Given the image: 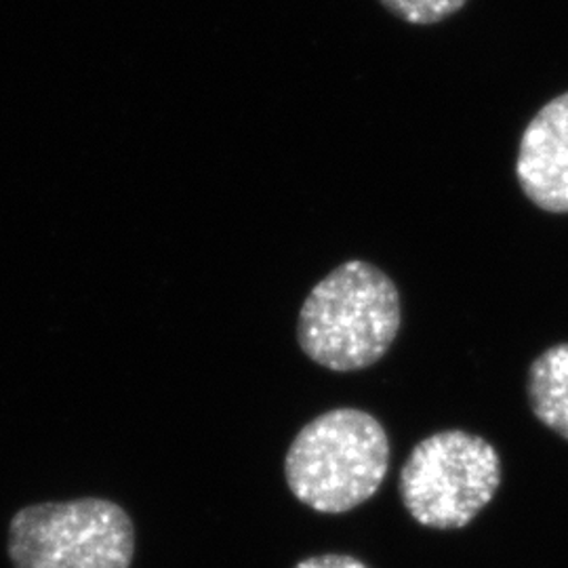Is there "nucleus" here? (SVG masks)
Listing matches in <instances>:
<instances>
[{"mask_svg":"<svg viewBox=\"0 0 568 568\" xmlns=\"http://www.w3.org/2000/svg\"><path fill=\"white\" fill-rule=\"evenodd\" d=\"M501 485V457L483 436L445 429L424 438L400 469V499L410 518L438 530L464 528Z\"/></svg>","mask_w":568,"mask_h":568,"instance_id":"obj_4","label":"nucleus"},{"mask_svg":"<svg viewBox=\"0 0 568 568\" xmlns=\"http://www.w3.org/2000/svg\"><path fill=\"white\" fill-rule=\"evenodd\" d=\"M389 438L361 408H333L293 438L284 457L288 490L321 514H345L368 501L386 480Z\"/></svg>","mask_w":568,"mask_h":568,"instance_id":"obj_2","label":"nucleus"},{"mask_svg":"<svg viewBox=\"0 0 568 568\" xmlns=\"http://www.w3.org/2000/svg\"><path fill=\"white\" fill-rule=\"evenodd\" d=\"M527 398L532 415L568 440V344L551 345L530 363Z\"/></svg>","mask_w":568,"mask_h":568,"instance_id":"obj_6","label":"nucleus"},{"mask_svg":"<svg viewBox=\"0 0 568 568\" xmlns=\"http://www.w3.org/2000/svg\"><path fill=\"white\" fill-rule=\"evenodd\" d=\"M403 325L400 293L384 270L345 262L307 293L297 342L316 365L337 373L377 365Z\"/></svg>","mask_w":568,"mask_h":568,"instance_id":"obj_1","label":"nucleus"},{"mask_svg":"<svg viewBox=\"0 0 568 568\" xmlns=\"http://www.w3.org/2000/svg\"><path fill=\"white\" fill-rule=\"evenodd\" d=\"M516 178L530 203L548 213H568V91L549 100L527 124Z\"/></svg>","mask_w":568,"mask_h":568,"instance_id":"obj_5","label":"nucleus"},{"mask_svg":"<svg viewBox=\"0 0 568 568\" xmlns=\"http://www.w3.org/2000/svg\"><path fill=\"white\" fill-rule=\"evenodd\" d=\"M7 554L13 568H131L135 525L103 497L34 504L13 514Z\"/></svg>","mask_w":568,"mask_h":568,"instance_id":"obj_3","label":"nucleus"},{"mask_svg":"<svg viewBox=\"0 0 568 568\" xmlns=\"http://www.w3.org/2000/svg\"><path fill=\"white\" fill-rule=\"evenodd\" d=\"M295 568H368L363 560L345 554H323L297 562Z\"/></svg>","mask_w":568,"mask_h":568,"instance_id":"obj_8","label":"nucleus"},{"mask_svg":"<svg viewBox=\"0 0 568 568\" xmlns=\"http://www.w3.org/2000/svg\"><path fill=\"white\" fill-rule=\"evenodd\" d=\"M398 20L413 26H434L453 18L467 4V0H379Z\"/></svg>","mask_w":568,"mask_h":568,"instance_id":"obj_7","label":"nucleus"}]
</instances>
